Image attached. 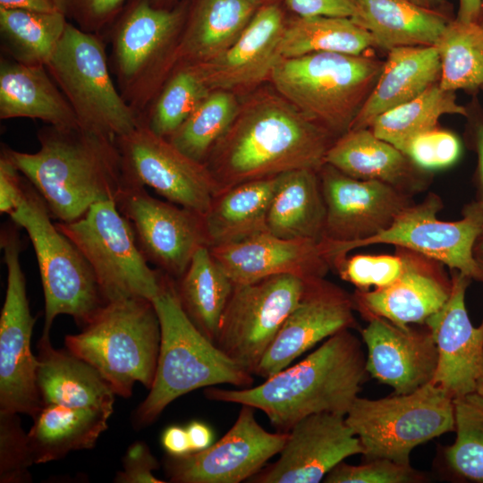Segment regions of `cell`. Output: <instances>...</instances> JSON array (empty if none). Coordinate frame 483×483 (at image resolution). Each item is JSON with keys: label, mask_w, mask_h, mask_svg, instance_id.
Returning a JSON list of instances; mask_svg holds the SVG:
<instances>
[{"label": "cell", "mask_w": 483, "mask_h": 483, "mask_svg": "<svg viewBox=\"0 0 483 483\" xmlns=\"http://www.w3.org/2000/svg\"><path fill=\"white\" fill-rule=\"evenodd\" d=\"M56 10L80 30L102 35L131 0H52Z\"/></svg>", "instance_id": "obj_47"}, {"label": "cell", "mask_w": 483, "mask_h": 483, "mask_svg": "<svg viewBox=\"0 0 483 483\" xmlns=\"http://www.w3.org/2000/svg\"><path fill=\"white\" fill-rule=\"evenodd\" d=\"M159 462L151 453L148 445L142 441L132 443L123 458V469L114 478L116 483H164L153 471Z\"/></svg>", "instance_id": "obj_48"}, {"label": "cell", "mask_w": 483, "mask_h": 483, "mask_svg": "<svg viewBox=\"0 0 483 483\" xmlns=\"http://www.w3.org/2000/svg\"><path fill=\"white\" fill-rule=\"evenodd\" d=\"M114 410L70 408L44 404L31 417L27 433L28 446L34 464L63 459L74 451L93 448Z\"/></svg>", "instance_id": "obj_32"}, {"label": "cell", "mask_w": 483, "mask_h": 483, "mask_svg": "<svg viewBox=\"0 0 483 483\" xmlns=\"http://www.w3.org/2000/svg\"><path fill=\"white\" fill-rule=\"evenodd\" d=\"M435 47L440 59L441 89L472 91L482 86L483 27L479 21L453 19Z\"/></svg>", "instance_id": "obj_39"}, {"label": "cell", "mask_w": 483, "mask_h": 483, "mask_svg": "<svg viewBox=\"0 0 483 483\" xmlns=\"http://www.w3.org/2000/svg\"><path fill=\"white\" fill-rule=\"evenodd\" d=\"M38 350L37 386L42 405L114 410L115 394L91 364L66 347H53L49 335H41Z\"/></svg>", "instance_id": "obj_28"}, {"label": "cell", "mask_w": 483, "mask_h": 483, "mask_svg": "<svg viewBox=\"0 0 483 483\" xmlns=\"http://www.w3.org/2000/svg\"><path fill=\"white\" fill-rule=\"evenodd\" d=\"M278 176L237 184L217 193L204 216L208 246L240 242L267 232Z\"/></svg>", "instance_id": "obj_33"}, {"label": "cell", "mask_w": 483, "mask_h": 483, "mask_svg": "<svg viewBox=\"0 0 483 483\" xmlns=\"http://www.w3.org/2000/svg\"><path fill=\"white\" fill-rule=\"evenodd\" d=\"M366 356L350 329L329 336L299 363L257 386L204 390L211 401L249 405L265 413L277 432L288 433L301 419L321 412L346 416L367 378Z\"/></svg>", "instance_id": "obj_2"}, {"label": "cell", "mask_w": 483, "mask_h": 483, "mask_svg": "<svg viewBox=\"0 0 483 483\" xmlns=\"http://www.w3.org/2000/svg\"><path fill=\"white\" fill-rule=\"evenodd\" d=\"M187 8L188 0L171 8L155 6L150 0H131L105 35L111 41L117 88L143 124L148 108L171 74Z\"/></svg>", "instance_id": "obj_7"}, {"label": "cell", "mask_w": 483, "mask_h": 483, "mask_svg": "<svg viewBox=\"0 0 483 483\" xmlns=\"http://www.w3.org/2000/svg\"><path fill=\"white\" fill-rule=\"evenodd\" d=\"M473 146L478 154V184L479 199L483 200V117L476 114L470 119Z\"/></svg>", "instance_id": "obj_53"}, {"label": "cell", "mask_w": 483, "mask_h": 483, "mask_svg": "<svg viewBox=\"0 0 483 483\" xmlns=\"http://www.w3.org/2000/svg\"><path fill=\"white\" fill-rule=\"evenodd\" d=\"M345 416L321 412L299 420L288 432L279 458L249 479L254 483H318L349 456L362 454Z\"/></svg>", "instance_id": "obj_20"}, {"label": "cell", "mask_w": 483, "mask_h": 483, "mask_svg": "<svg viewBox=\"0 0 483 483\" xmlns=\"http://www.w3.org/2000/svg\"><path fill=\"white\" fill-rule=\"evenodd\" d=\"M18 225L1 231L0 245L7 268V286L0 317V411L33 417L42 402L37 386L38 359L31 350L35 318L30 313L26 280L20 263L22 249Z\"/></svg>", "instance_id": "obj_12"}, {"label": "cell", "mask_w": 483, "mask_h": 483, "mask_svg": "<svg viewBox=\"0 0 483 483\" xmlns=\"http://www.w3.org/2000/svg\"><path fill=\"white\" fill-rule=\"evenodd\" d=\"M234 284L292 275L304 280L325 277L331 265L322 241L284 239L268 232L245 241L209 247Z\"/></svg>", "instance_id": "obj_25"}, {"label": "cell", "mask_w": 483, "mask_h": 483, "mask_svg": "<svg viewBox=\"0 0 483 483\" xmlns=\"http://www.w3.org/2000/svg\"><path fill=\"white\" fill-rule=\"evenodd\" d=\"M383 65L364 55L318 52L279 57L269 80L302 114L337 139L351 130Z\"/></svg>", "instance_id": "obj_5"}, {"label": "cell", "mask_w": 483, "mask_h": 483, "mask_svg": "<svg viewBox=\"0 0 483 483\" xmlns=\"http://www.w3.org/2000/svg\"><path fill=\"white\" fill-rule=\"evenodd\" d=\"M161 343L157 312L151 300L131 297L108 302L64 345L91 364L115 395L128 398L139 382L150 389Z\"/></svg>", "instance_id": "obj_6"}, {"label": "cell", "mask_w": 483, "mask_h": 483, "mask_svg": "<svg viewBox=\"0 0 483 483\" xmlns=\"http://www.w3.org/2000/svg\"><path fill=\"white\" fill-rule=\"evenodd\" d=\"M448 300L425 325L429 328L438 353L433 382L453 398L475 392L476 377L483 352V321L474 326L465 306L470 278L453 270Z\"/></svg>", "instance_id": "obj_24"}, {"label": "cell", "mask_w": 483, "mask_h": 483, "mask_svg": "<svg viewBox=\"0 0 483 483\" xmlns=\"http://www.w3.org/2000/svg\"><path fill=\"white\" fill-rule=\"evenodd\" d=\"M455 441L445 449L456 476L483 483V396L476 392L453 399Z\"/></svg>", "instance_id": "obj_42"}, {"label": "cell", "mask_w": 483, "mask_h": 483, "mask_svg": "<svg viewBox=\"0 0 483 483\" xmlns=\"http://www.w3.org/2000/svg\"><path fill=\"white\" fill-rule=\"evenodd\" d=\"M318 175L326 204L322 239L331 268L352 244L387 229L413 204L412 196L389 184L352 178L326 163Z\"/></svg>", "instance_id": "obj_14"}, {"label": "cell", "mask_w": 483, "mask_h": 483, "mask_svg": "<svg viewBox=\"0 0 483 483\" xmlns=\"http://www.w3.org/2000/svg\"><path fill=\"white\" fill-rule=\"evenodd\" d=\"M32 465L27 433L21 428L19 414L0 411V482H31Z\"/></svg>", "instance_id": "obj_44"}, {"label": "cell", "mask_w": 483, "mask_h": 483, "mask_svg": "<svg viewBox=\"0 0 483 483\" xmlns=\"http://www.w3.org/2000/svg\"><path fill=\"white\" fill-rule=\"evenodd\" d=\"M414 3L428 9L439 12L451 18L453 14L452 5L448 0H411Z\"/></svg>", "instance_id": "obj_56"}, {"label": "cell", "mask_w": 483, "mask_h": 483, "mask_svg": "<svg viewBox=\"0 0 483 483\" xmlns=\"http://www.w3.org/2000/svg\"><path fill=\"white\" fill-rule=\"evenodd\" d=\"M424 474L411 464H402L386 458L365 460L359 465L344 462L332 469L323 479L326 483H419Z\"/></svg>", "instance_id": "obj_45"}, {"label": "cell", "mask_w": 483, "mask_h": 483, "mask_svg": "<svg viewBox=\"0 0 483 483\" xmlns=\"http://www.w3.org/2000/svg\"><path fill=\"white\" fill-rule=\"evenodd\" d=\"M286 18L275 1L266 2L257 11L239 38L220 55L191 64L212 90L245 89L269 80L279 58V44Z\"/></svg>", "instance_id": "obj_23"}, {"label": "cell", "mask_w": 483, "mask_h": 483, "mask_svg": "<svg viewBox=\"0 0 483 483\" xmlns=\"http://www.w3.org/2000/svg\"><path fill=\"white\" fill-rule=\"evenodd\" d=\"M38 139L37 152L4 146L1 153L35 187L59 222L80 218L97 202L115 201L130 186L115 139L80 126L53 125L40 129Z\"/></svg>", "instance_id": "obj_3"}, {"label": "cell", "mask_w": 483, "mask_h": 483, "mask_svg": "<svg viewBox=\"0 0 483 483\" xmlns=\"http://www.w3.org/2000/svg\"><path fill=\"white\" fill-rule=\"evenodd\" d=\"M444 114L468 116V109L457 103L455 91L445 90L437 82L417 97L378 115L369 129L403 152L412 139L437 127Z\"/></svg>", "instance_id": "obj_38"}, {"label": "cell", "mask_w": 483, "mask_h": 483, "mask_svg": "<svg viewBox=\"0 0 483 483\" xmlns=\"http://www.w3.org/2000/svg\"><path fill=\"white\" fill-rule=\"evenodd\" d=\"M255 409L242 405L226 434L208 448L184 456L168 455L164 468L174 483H240L263 469L279 454L288 433L268 432L257 420Z\"/></svg>", "instance_id": "obj_18"}, {"label": "cell", "mask_w": 483, "mask_h": 483, "mask_svg": "<svg viewBox=\"0 0 483 483\" xmlns=\"http://www.w3.org/2000/svg\"><path fill=\"white\" fill-rule=\"evenodd\" d=\"M161 444L171 456H184L192 452L186 428L178 425L169 426L163 431Z\"/></svg>", "instance_id": "obj_51"}, {"label": "cell", "mask_w": 483, "mask_h": 483, "mask_svg": "<svg viewBox=\"0 0 483 483\" xmlns=\"http://www.w3.org/2000/svg\"><path fill=\"white\" fill-rule=\"evenodd\" d=\"M264 3L266 2H271V1H275V0H262Z\"/></svg>", "instance_id": "obj_62"}, {"label": "cell", "mask_w": 483, "mask_h": 483, "mask_svg": "<svg viewBox=\"0 0 483 483\" xmlns=\"http://www.w3.org/2000/svg\"><path fill=\"white\" fill-rule=\"evenodd\" d=\"M365 460L410 464L418 445L454 430L453 399L433 381L412 393L380 399L357 397L345 416Z\"/></svg>", "instance_id": "obj_10"}, {"label": "cell", "mask_w": 483, "mask_h": 483, "mask_svg": "<svg viewBox=\"0 0 483 483\" xmlns=\"http://www.w3.org/2000/svg\"><path fill=\"white\" fill-rule=\"evenodd\" d=\"M289 11L299 17L334 16L352 18L355 13L351 0H284Z\"/></svg>", "instance_id": "obj_50"}, {"label": "cell", "mask_w": 483, "mask_h": 483, "mask_svg": "<svg viewBox=\"0 0 483 483\" xmlns=\"http://www.w3.org/2000/svg\"><path fill=\"white\" fill-rule=\"evenodd\" d=\"M480 6V0H460L456 19L464 22L479 21Z\"/></svg>", "instance_id": "obj_55"}, {"label": "cell", "mask_w": 483, "mask_h": 483, "mask_svg": "<svg viewBox=\"0 0 483 483\" xmlns=\"http://www.w3.org/2000/svg\"><path fill=\"white\" fill-rule=\"evenodd\" d=\"M474 254L475 257L483 258V233L478 238L475 246H474Z\"/></svg>", "instance_id": "obj_59"}, {"label": "cell", "mask_w": 483, "mask_h": 483, "mask_svg": "<svg viewBox=\"0 0 483 483\" xmlns=\"http://www.w3.org/2000/svg\"><path fill=\"white\" fill-rule=\"evenodd\" d=\"M351 18L367 30L376 47L435 46L453 18L411 0H355Z\"/></svg>", "instance_id": "obj_31"}, {"label": "cell", "mask_w": 483, "mask_h": 483, "mask_svg": "<svg viewBox=\"0 0 483 483\" xmlns=\"http://www.w3.org/2000/svg\"><path fill=\"white\" fill-rule=\"evenodd\" d=\"M9 216L25 229L36 253L45 297L42 335H49L58 315L87 326L107 302L89 262L52 222L45 200L27 179L22 199Z\"/></svg>", "instance_id": "obj_8"}, {"label": "cell", "mask_w": 483, "mask_h": 483, "mask_svg": "<svg viewBox=\"0 0 483 483\" xmlns=\"http://www.w3.org/2000/svg\"><path fill=\"white\" fill-rule=\"evenodd\" d=\"M68 21L59 11L0 8L2 48L18 63L46 65Z\"/></svg>", "instance_id": "obj_37"}, {"label": "cell", "mask_w": 483, "mask_h": 483, "mask_svg": "<svg viewBox=\"0 0 483 483\" xmlns=\"http://www.w3.org/2000/svg\"><path fill=\"white\" fill-rule=\"evenodd\" d=\"M186 429L192 452L202 451L213 444V431L206 423L193 420Z\"/></svg>", "instance_id": "obj_52"}, {"label": "cell", "mask_w": 483, "mask_h": 483, "mask_svg": "<svg viewBox=\"0 0 483 483\" xmlns=\"http://www.w3.org/2000/svg\"><path fill=\"white\" fill-rule=\"evenodd\" d=\"M151 4L157 7L171 8L174 6L178 0H150Z\"/></svg>", "instance_id": "obj_58"}, {"label": "cell", "mask_w": 483, "mask_h": 483, "mask_svg": "<svg viewBox=\"0 0 483 483\" xmlns=\"http://www.w3.org/2000/svg\"><path fill=\"white\" fill-rule=\"evenodd\" d=\"M0 118L38 119L56 127L80 126L46 65H27L6 57L0 62Z\"/></svg>", "instance_id": "obj_30"}, {"label": "cell", "mask_w": 483, "mask_h": 483, "mask_svg": "<svg viewBox=\"0 0 483 483\" xmlns=\"http://www.w3.org/2000/svg\"><path fill=\"white\" fill-rule=\"evenodd\" d=\"M55 225L83 254L107 303L131 297L152 301L158 294L162 272L148 266L114 200L97 202L80 218Z\"/></svg>", "instance_id": "obj_11"}, {"label": "cell", "mask_w": 483, "mask_h": 483, "mask_svg": "<svg viewBox=\"0 0 483 483\" xmlns=\"http://www.w3.org/2000/svg\"><path fill=\"white\" fill-rule=\"evenodd\" d=\"M104 38L68 21L46 68L79 125L116 139L143 123L113 81Z\"/></svg>", "instance_id": "obj_9"}, {"label": "cell", "mask_w": 483, "mask_h": 483, "mask_svg": "<svg viewBox=\"0 0 483 483\" xmlns=\"http://www.w3.org/2000/svg\"><path fill=\"white\" fill-rule=\"evenodd\" d=\"M332 268L357 290L368 291L393 283L402 272L403 258L398 251L395 255L357 254L338 259Z\"/></svg>", "instance_id": "obj_43"}, {"label": "cell", "mask_w": 483, "mask_h": 483, "mask_svg": "<svg viewBox=\"0 0 483 483\" xmlns=\"http://www.w3.org/2000/svg\"><path fill=\"white\" fill-rule=\"evenodd\" d=\"M475 392L483 396V352L476 377Z\"/></svg>", "instance_id": "obj_57"}, {"label": "cell", "mask_w": 483, "mask_h": 483, "mask_svg": "<svg viewBox=\"0 0 483 483\" xmlns=\"http://www.w3.org/2000/svg\"><path fill=\"white\" fill-rule=\"evenodd\" d=\"M211 90L190 64L175 68L148 108L144 124L156 134L171 136Z\"/></svg>", "instance_id": "obj_41"}, {"label": "cell", "mask_w": 483, "mask_h": 483, "mask_svg": "<svg viewBox=\"0 0 483 483\" xmlns=\"http://www.w3.org/2000/svg\"><path fill=\"white\" fill-rule=\"evenodd\" d=\"M326 163L352 178L382 182L411 196L428 185L429 172L369 128L350 130L337 138L326 153Z\"/></svg>", "instance_id": "obj_26"}, {"label": "cell", "mask_w": 483, "mask_h": 483, "mask_svg": "<svg viewBox=\"0 0 483 483\" xmlns=\"http://www.w3.org/2000/svg\"><path fill=\"white\" fill-rule=\"evenodd\" d=\"M263 3L262 0H188L171 73L178 66L208 61L230 47Z\"/></svg>", "instance_id": "obj_27"}, {"label": "cell", "mask_w": 483, "mask_h": 483, "mask_svg": "<svg viewBox=\"0 0 483 483\" xmlns=\"http://www.w3.org/2000/svg\"><path fill=\"white\" fill-rule=\"evenodd\" d=\"M0 8L26 9L38 12L57 11L52 0H0Z\"/></svg>", "instance_id": "obj_54"}, {"label": "cell", "mask_w": 483, "mask_h": 483, "mask_svg": "<svg viewBox=\"0 0 483 483\" xmlns=\"http://www.w3.org/2000/svg\"><path fill=\"white\" fill-rule=\"evenodd\" d=\"M352 295L324 277L306 279L290 312L254 375L264 379L288 367L316 343L356 326Z\"/></svg>", "instance_id": "obj_19"}, {"label": "cell", "mask_w": 483, "mask_h": 483, "mask_svg": "<svg viewBox=\"0 0 483 483\" xmlns=\"http://www.w3.org/2000/svg\"><path fill=\"white\" fill-rule=\"evenodd\" d=\"M361 329L367 347L366 369L394 394L412 393L434 378L438 360L429 328L401 327L386 318L369 317Z\"/></svg>", "instance_id": "obj_22"}, {"label": "cell", "mask_w": 483, "mask_h": 483, "mask_svg": "<svg viewBox=\"0 0 483 483\" xmlns=\"http://www.w3.org/2000/svg\"><path fill=\"white\" fill-rule=\"evenodd\" d=\"M152 301L160 322V350L152 386L133 413L136 428L152 424L173 401L196 389L222 384L252 386L253 375L221 352L188 318L174 278L162 272L160 291Z\"/></svg>", "instance_id": "obj_4"}, {"label": "cell", "mask_w": 483, "mask_h": 483, "mask_svg": "<svg viewBox=\"0 0 483 483\" xmlns=\"http://www.w3.org/2000/svg\"><path fill=\"white\" fill-rule=\"evenodd\" d=\"M241 103L234 92L212 90L167 139L190 157L204 163L235 119Z\"/></svg>", "instance_id": "obj_40"}, {"label": "cell", "mask_w": 483, "mask_h": 483, "mask_svg": "<svg viewBox=\"0 0 483 483\" xmlns=\"http://www.w3.org/2000/svg\"><path fill=\"white\" fill-rule=\"evenodd\" d=\"M461 142L452 131L436 127L412 139L403 153L420 169L447 168L460 157Z\"/></svg>", "instance_id": "obj_46"}, {"label": "cell", "mask_w": 483, "mask_h": 483, "mask_svg": "<svg viewBox=\"0 0 483 483\" xmlns=\"http://www.w3.org/2000/svg\"><path fill=\"white\" fill-rule=\"evenodd\" d=\"M480 4H481V6H480V17H479V22L483 27V0H480Z\"/></svg>", "instance_id": "obj_60"}, {"label": "cell", "mask_w": 483, "mask_h": 483, "mask_svg": "<svg viewBox=\"0 0 483 483\" xmlns=\"http://www.w3.org/2000/svg\"><path fill=\"white\" fill-rule=\"evenodd\" d=\"M115 140L130 186H148L167 201L206 214L219 189L204 163L145 124Z\"/></svg>", "instance_id": "obj_16"}, {"label": "cell", "mask_w": 483, "mask_h": 483, "mask_svg": "<svg viewBox=\"0 0 483 483\" xmlns=\"http://www.w3.org/2000/svg\"><path fill=\"white\" fill-rule=\"evenodd\" d=\"M305 280L292 275L234 284L215 344L254 375L283 323L296 306Z\"/></svg>", "instance_id": "obj_13"}, {"label": "cell", "mask_w": 483, "mask_h": 483, "mask_svg": "<svg viewBox=\"0 0 483 483\" xmlns=\"http://www.w3.org/2000/svg\"><path fill=\"white\" fill-rule=\"evenodd\" d=\"M115 203L148 262L174 280L186 271L195 252L208 246L202 215L157 199L143 186L126 187Z\"/></svg>", "instance_id": "obj_17"}, {"label": "cell", "mask_w": 483, "mask_h": 483, "mask_svg": "<svg viewBox=\"0 0 483 483\" xmlns=\"http://www.w3.org/2000/svg\"><path fill=\"white\" fill-rule=\"evenodd\" d=\"M403 258L402 274L390 284L372 291L356 290L354 309L366 319L380 317L401 327L425 325L449 298L452 281L440 262L397 248Z\"/></svg>", "instance_id": "obj_21"}, {"label": "cell", "mask_w": 483, "mask_h": 483, "mask_svg": "<svg viewBox=\"0 0 483 483\" xmlns=\"http://www.w3.org/2000/svg\"><path fill=\"white\" fill-rule=\"evenodd\" d=\"M373 47L370 33L349 17L294 16L286 19L279 57L291 58L318 52L360 55Z\"/></svg>", "instance_id": "obj_36"}, {"label": "cell", "mask_w": 483, "mask_h": 483, "mask_svg": "<svg viewBox=\"0 0 483 483\" xmlns=\"http://www.w3.org/2000/svg\"><path fill=\"white\" fill-rule=\"evenodd\" d=\"M441 199L433 193L418 204H411L390 227L352 245L351 250L373 244H392L432 258L469 276L483 281L474 246L483 233V200L466 205L462 217L454 222L437 218Z\"/></svg>", "instance_id": "obj_15"}, {"label": "cell", "mask_w": 483, "mask_h": 483, "mask_svg": "<svg viewBox=\"0 0 483 483\" xmlns=\"http://www.w3.org/2000/svg\"><path fill=\"white\" fill-rule=\"evenodd\" d=\"M481 87L483 88V84H482V86H481Z\"/></svg>", "instance_id": "obj_63"}, {"label": "cell", "mask_w": 483, "mask_h": 483, "mask_svg": "<svg viewBox=\"0 0 483 483\" xmlns=\"http://www.w3.org/2000/svg\"><path fill=\"white\" fill-rule=\"evenodd\" d=\"M440 74V59L435 46L392 48L351 130L369 128L381 114L417 97L439 82Z\"/></svg>", "instance_id": "obj_29"}, {"label": "cell", "mask_w": 483, "mask_h": 483, "mask_svg": "<svg viewBox=\"0 0 483 483\" xmlns=\"http://www.w3.org/2000/svg\"><path fill=\"white\" fill-rule=\"evenodd\" d=\"M21 172L1 153L0 157V211L11 215L19 207L24 193L25 180Z\"/></svg>", "instance_id": "obj_49"}, {"label": "cell", "mask_w": 483, "mask_h": 483, "mask_svg": "<svg viewBox=\"0 0 483 483\" xmlns=\"http://www.w3.org/2000/svg\"><path fill=\"white\" fill-rule=\"evenodd\" d=\"M335 140L275 89H262L241 104L233 123L204 164L219 193L293 170L318 171Z\"/></svg>", "instance_id": "obj_1"}, {"label": "cell", "mask_w": 483, "mask_h": 483, "mask_svg": "<svg viewBox=\"0 0 483 483\" xmlns=\"http://www.w3.org/2000/svg\"><path fill=\"white\" fill-rule=\"evenodd\" d=\"M326 204L318 171L298 169L278 175L267 218V232L284 239L320 241Z\"/></svg>", "instance_id": "obj_34"}, {"label": "cell", "mask_w": 483, "mask_h": 483, "mask_svg": "<svg viewBox=\"0 0 483 483\" xmlns=\"http://www.w3.org/2000/svg\"><path fill=\"white\" fill-rule=\"evenodd\" d=\"M233 285L208 246H202L195 252L186 271L175 280L182 308L199 331L213 343Z\"/></svg>", "instance_id": "obj_35"}, {"label": "cell", "mask_w": 483, "mask_h": 483, "mask_svg": "<svg viewBox=\"0 0 483 483\" xmlns=\"http://www.w3.org/2000/svg\"><path fill=\"white\" fill-rule=\"evenodd\" d=\"M479 265H480V267H481V270H482V273H483V258L482 257H476Z\"/></svg>", "instance_id": "obj_61"}]
</instances>
